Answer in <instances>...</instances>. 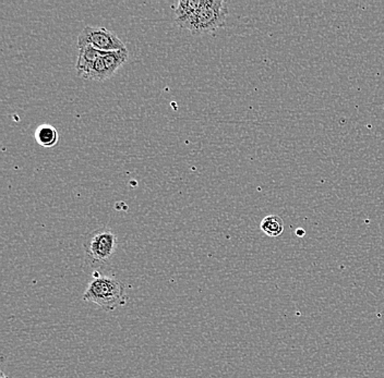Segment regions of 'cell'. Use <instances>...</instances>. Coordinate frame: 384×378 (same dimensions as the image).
<instances>
[{
  "label": "cell",
  "instance_id": "cell-1",
  "mask_svg": "<svg viewBox=\"0 0 384 378\" xmlns=\"http://www.w3.org/2000/svg\"><path fill=\"white\" fill-rule=\"evenodd\" d=\"M82 300L94 304L105 312H114L124 306L128 302L126 286L120 279L113 276H101L100 273H93V278L89 282Z\"/></svg>",
  "mask_w": 384,
  "mask_h": 378
},
{
  "label": "cell",
  "instance_id": "cell-2",
  "mask_svg": "<svg viewBox=\"0 0 384 378\" xmlns=\"http://www.w3.org/2000/svg\"><path fill=\"white\" fill-rule=\"evenodd\" d=\"M229 9L223 0H202V6L188 21L179 25L193 35L207 34L221 29L226 23Z\"/></svg>",
  "mask_w": 384,
  "mask_h": 378
},
{
  "label": "cell",
  "instance_id": "cell-3",
  "mask_svg": "<svg viewBox=\"0 0 384 378\" xmlns=\"http://www.w3.org/2000/svg\"><path fill=\"white\" fill-rule=\"evenodd\" d=\"M117 247V235L108 228L92 231L83 240L85 259L95 268L108 264L116 253Z\"/></svg>",
  "mask_w": 384,
  "mask_h": 378
},
{
  "label": "cell",
  "instance_id": "cell-4",
  "mask_svg": "<svg viewBox=\"0 0 384 378\" xmlns=\"http://www.w3.org/2000/svg\"><path fill=\"white\" fill-rule=\"evenodd\" d=\"M94 47L102 51H115L124 49V41L113 32L102 27H85L78 37V47Z\"/></svg>",
  "mask_w": 384,
  "mask_h": 378
},
{
  "label": "cell",
  "instance_id": "cell-5",
  "mask_svg": "<svg viewBox=\"0 0 384 378\" xmlns=\"http://www.w3.org/2000/svg\"><path fill=\"white\" fill-rule=\"evenodd\" d=\"M108 51H98V49L94 48L93 46L81 47L79 48L78 60L76 63L77 75L80 74L82 71L91 66L93 63L100 59L101 57L104 56L105 53Z\"/></svg>",
  "mask_w": 384,
  "mask_h": 378
},
{
  "label": "cell",
  "instance_id": "cell-6",
  "mask_svg": "<svg viewBox=\"0 0 384 378\" xmlns=\"http://www.w3.org/2000/svg\"><path fill=\"white\" fill-rule=\"evenodd\" d=\"M35 141L43 148H54L58 143L59 134L57 129L51 124H41L35 131Z\"/></svg>",
  "mask_w": 384,
  "mask_h": 378
},
{
  "label": "cell",
  "instance_id": "cell-7",
  "mask_svg": "<svg viewBox=\"0 0 384 378\" xmlns=\"http://www.w3.org/2000/svg\"><path fill=\"white\" fill-rule=\"evenodd\" d=\"M202 0H180L175 9L176 23L181 25L201 8Z\"/></svg>",
  "mask_w": 384,
  "mask_h": 378
},
{
  "label": "cell",
  "instance_id": "cell-8",
  "mask_svg": "<svg viewBox=\"0 0 384 378\" xmlns=\"http://www.w3.org/2000/svg\"><path fill=\"white\" fill-rule=\"evenodd\" d=\"M128 56H129V53H128L127 48L120 49V51H108V53H105L104 56L102 57L103 63L108 69L110 77L114 75L115 72L126 63Z\"/></svg>",
  "mask_w": 384,
  "mask_h": 378
},
{
  "label": "cell",
  "instance_id": "cell-9",
  "mask_svg": "<svg viewBox=\"0 0 384 378\" xmlns=\"http://www.w3.org/2000/svg\"><path fill=\"white\" fill-rule=\"evenodd\" d=\"M260 229L268 237H279L284 233V221L279 215L267 216L261 221Z\"/></svg>",
  "mask_w": 384,
  "mask_h": 378
},
{
  "label": "cell",
  "instance_id": "cell-10",
  "mask_svg": "<svg viewBox=\"0 0 384 378\" xmlns=\"http://www.w3.org/2000/svg\"><path fill=\"white\" fill-rule=\"evenodd\" d=\"M305 235H306V233H305L304 229H302V228L297 229L296 230L297 237H304Z\"/></svg>",
  "mask_w": 384,
  "mask_h": 378
},
{
  "label": "cell",
  "instance_id": "cell-11",
  "mask_svg": "<svg viewBox=\"0 0 384 378\" xmlns=\"http://www.w3.org/2000/svg\"><path fill=\"white\" fill-rule=\"evenodd\" d=\"M0 378H8V377H7V375H6V374L4 373V372H1V373H0Z\"/></svg>",
  "mask_w": 384,
  "mask_h": 378
}]
</instances>
